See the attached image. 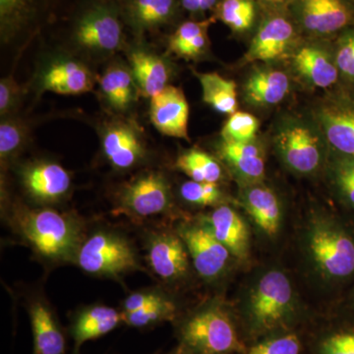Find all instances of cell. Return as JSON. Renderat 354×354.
<instances>
[{"label":"cell","instance_id":"6da1fadb","mask_svg":"<svg viewBox=\"0 0 354 354\" xmlns=\"http://www.w3.org/2000/svg\"><path fill=\"white\" fill-rule=\"evenodd\" d=\"M18 225L35 250L48 259H73L82 245L78 223L55 209H25L21 212Z\"/></svg>","mask_w":354,"mask_h":354},{"label":"cell","instance_id":"7a4b0ae2","mask_svg":"<svg viewBox=\"0 0 354 354\" xmlns=\"http://www.w3.org/2000/svg\"><path fill=\"white\" fill-rule=\"evenodd\" d=\"M184 348L192 354L241 353L244 346L230 317L220 307L212 306L194 314L180 330Z\"/></svg>","mask_w":354,"mask_h":354},{"label":"cell","instance_id":"3957f363","mask_svg":"<svg viewBox=\"0 0 354 354\" xmlns=\"http://www.w3.org/2000/svg\"><path fill=\"white\" fill-rule=\"evenodd\" d=\"M324 136L316 124L288 118L281 123L274 136L277 150L283 162L293 171L312 174L323 160Z\"/></svg>","mask_w":354,"mask_h":354},{"label":"cell","instance_id":"277c9868","mask_svg":"<svg viewBox=\"0 0 354 354\" xmlns=\"http://www.w3.org/2000/svg\"><path fill=\"white\" fill-rule=\"evenodd\" d=\"M76 260L84 271L97 276H118L139 269L131 245L109 232H97L84 242Z\"/></svg>","mask_w":354,"mask_h":354},{"label":"cell","instance_id":"5b68a950","mask_svg":"<svg viewBox=\"0 0 354 354\" xmlns=\"http://www.w3.org/2000/svg\"><path fill=\"white\" fill-rule=\"evenodd\" d=\"M293 290L283 272L270 271L261 278L250 297L251 318L257 329H274L292 308Z\"/></svg>","mask_w":354,"mask_h":354},{"label":"cell","instance_id":"8992f818","mask_svg":"<svg viewBox=\"0 0 354 354\" xmlns=\"http://www.w3.org/2000/svg\"><path fill=\"white\" fill-rule=\"evenodd\" d=\"M309 249L319 269L330 278H346L354 272V242L334 225H316L310 234Z\"/></svg>","mask_w":354,"mask_h":354},{"label":"cell","instance_id":"52a82bcc","mask_svg":"<svg viewBox=\"0 0 354 354\" xmlns=\"http://www.w3.org/2000/svg\"><path fill=\"white\" fill-rule=\"evenodd\" d=\"M120 200L121 208L132 215L141 218L160 215L171 205L169 186L162 174L148 172L125 185Z\"/></svg>","mask_w":354,"mask_h":354},{"label":"cell","instance_id":"ba28073f","mask_svg":"<svg viewBox=\"0 0 354 354\" xmlns=\"http://www.w3.org/2000/svg\"><path fill=\"white\" fill-rule=\"evenodd\" d=\"M314 116L327 143L342 155L354 157V102L329 97L317 106Z\"/></svg>","mask_w":354,"mask_h":354},{"label":"cell","instance_id":"9c48e42d","mask_svg":"<svg viewBox=\"0 0 354 354\" xmlns=\"http://www.w3.org/2000/svg\"><path fill=\"white\" fill-rule=\"evenodd\" d=\"M179 235L202 278L216 279L225 271L232 254L216 239L206 223L186 225Z\"/></svg>","mask_w":354,"mask_h":354},{"label":"cell","instance_id":"30bf717a","mask_svg":"<svg viewBox=\"0 0 354 354\" xmlns=\"http://www.w3.org/2000/svg\"><path fill=\"white\" fill-rule=\"evenodd\" d=\"M75 37L78 44L87 50L113 53L122 43V26L111 9L97 7L79 21Z\"/></svg>","mask_w":354,"mask_h":354},{"label":"cell","instance_id":"8fae6325","mask_svg":"<svg viewBox=\"0 0 354 354\" xmlns=\"http://www.w3.org/2000/svg\"><path fill=\"white\" fill-rule=\"evenodd\" d=\"M150 118L158 132L172 138L189 141V106L180 88L167 85L151 97Z\"/></svg>","mask_w":354,"mask_h":354},{"label":"cell","instance_id":"7c38bea8","mask_svg":"<svg viewBox=\"0 0 354 354\" xmlns=\"http://www.w3.org/2000/svg\"><path fill=\"white\" fill-rule=\"evenodd\" d=\"M148 260L153 272L165 281L183 278L189 267V253L183 239L169 232L153 235Z\"/></svg>","mask_w":354,"mask_h":354},{"label":"cell","instance_id":"4fadbf2b","mask_svg":"<svg viewBox=\"0 0 354 354\" xmlns=\"http://www.w3.org/2000/svg\"><path fill=\"white\" fill-rule=\"evenodd\" d=\"M295 38V29L290 21L272 17L261 26L244 55V64L272 62L279 59L290 50Z\"/></svg>","mask_w":354,"mask_h":354},{"label":"cell","instance_id":"5bb4252c","mask_svg":"<svg viewBox=\"0 0 354 354\" xmlns=\"http://www.w3.org/2000/svg\"><path fill=\"white\" fill-rule=\"evenodd\" d=\"M26 189L36 199L53 202L68 192L71 179L62 165L55 162H37L23 172Z\"/></svg>","mask_w":354,"mask_h":354},{"label":"cell","instance_id":"9a60e30c","mask_svg":"<svg viewBox=\"0 0 354 354\" xmlns=\"http://www.w3.org/2000/svg\"><path fill=\"white\" fill-rule=\"evenodd\" d=\"M102 150L116 169H131L144 158L143 143L136 130L124 123L109 127L102 138Z\"/></svg>","mask_w":354,"mask_h":354},{"label":"cell","instance_id":"2e32d148","mask_svg":"<svg viewBox=\"0 0 354 354\" xmlns=\"http://www.w3.org/2000/svg\"><path fill=\"white\" fill-rule=\"evenodd\" d=\"M300 18L309 32L329 35L348 24L351 12L342 0H300Z\"/></svg>","mask_w":354,"mask_h":354},{"label":"cell","instance_id":"e0dca14e","mask_svg":"<svg viewBox=\"0 0 354 354\" xmlns=\"http://www.w3.org/2000/svg\"><path fill=\"white\" fill-rule=\"evenodd\" d=\"M292 62L298 73L314 87H332L339 78L335 57L321 46H302L293 53Z\"/></svg>","mask_w":354,"mask_h":354},{"label":"cell","instance_id":"ac0fdd59","mask_svg":"<svg viewBox=\"0 0 354 354\" xmlns=\"http://www.w3.org/2000/svg\"><path fill=\"white\" fill-rule=\"evenodd\" d=\"M290 91V77L283 70L263 67L250 74L244 85L247 102L256 106H272L286 99Z\"/></svg>","mask_w":354,"mask_h":354},{"label":"cell","instance_id":"d6986e66","mask_svg":"<svg viewBox=\"0 0 354 354\" xmlns=\"http://www.w3.org/2000/svg\"><path fill=\"white\" fill-rule=\"evenodd\" d=\"M205 223L232 255L239 259L246 258L249 250L248 230L234 209L228 206L218 207Z\"/></svg>","mask_w":354,"mask_h":354},{"label":"cell","instance_id":"ffe728a7","mask_svg":"<svg viewBox=\"0 0 354 354\" xmlns=\"http://www.w3.org/2000/svg\"><path fill=\"white\" fill-rule=\"evenodd\" d=\"M41 86L44 90L58 95H80L92 90L94 79L85 65L65 60L46 69L41 78Z\"/></svg>","mask_w":354,"mask_h":354},{"label":"cell","instance_id":"44dd1931","mask_svg":"<svg viewBox=\"0 0 354 354\" xmlns=\"http://www.w3.org/2000/svg\"><path fill=\"white\" fill-rule=\"evenodd\" d=\"M242 199L249 215L266 234L274 236L278 234L281 209L274 191L266 186L254 184L244 191Z\"/></svg>","mask_w":354,"mask_h":354},{"label":"cell","instance_id":"7402d4cb","mask_svg":"<svg viewBox=\"0 0 354 354\" xmlns=\"http://www.w3.org/2000/svg\"><path fill=\"white\" fill-rule=\"evenodd\" d=\"M256 140L250 142H221V158L237 174L247 181L260 180L265 174V158Z\"/></svg>","mask_w":354,"mask_h":354},{"label":"cell","instance_id":"603a6c76","mask_svg":"<svg viewBox=\"0 0 354 354\" xmlns=\"http://www.w3.org/2000/svg\"><path fill=\"white\" fill-rule=\"evenodd\" d=\"M129 60L135 83L146 97H153L169 85V69L162 57L148 51L135 50Z\"/></svg>","mask_w":354,"mask_h":354},{"label":"cell","instance_id":"cb8c5ba5","mask_svg":"<svg viewBox=\"0 0 354 354\" xmlns=\"http://www.w3.org/2000/svg\"><path fill=\"white\" fill-rule=\"evenodd\" d=\"M35 354H65L64 335L51 310L44 302H34L29 310Z\"/></svg>","mask_w":354,"mask_h":354},{"label":"cell","instance_id":"d4e9b609","mask_svg":"<svg viewBox=\"0 0 354 354\" xmlns=\"http://www.w3.org/2000/svg\"><path fill=\"white\" fill-rule=\"evenodd\" d=\"M120 321H122V314L111 307L97 305L84 310L72 325L71 332L76 349H79L84 342L109 334L118 327Z\"/></svg>","mask_w":354,"mask_h":354},{"label":"cell","instance_id":"484cf974","mask_svg":"<svg viewBox=\"0 0 354 354\" xmlns=\"http://www.w3.org/2000/svg\"><path fill=\"white\" fill-rule=\"evenodd\" d=\"M212 22L213 19L183 23L169 38V50L177 57L186 59L200 57L208 46L207 32Z\"/></svg>","mask_w":354,"mask_h":354},{"label":"cell","instance_id":"4316f807","mask_svg":"<svg viewBox=\"0 0 354 354\" xmlns=\"http://www.w3.org/2000/svg\"><path fill=\"white\" fill-rule=\"evenodd\" d=\"M202 88L203 101L218 113L230 114L236 113V84L220 74L196 73Z\"/></svg>","mask_w":354,"mask_h":354},{"label":"cell","instance_id":"83f0119b","mask_svg":"<svg viewBox=\"0 0 354 354\" xmlns=\"http://www.w3.org/2000/svg\"><path fill=\"white\" fill-rule=\"evenodd\" d=\"M101 88L109 104L118 111H124L134 101L135 83L131 71L114 65L102 76Z\"/></svg>","mask_w":354,"mask_h":354},{"label":"cell","instance_id":"f1b7e54d","mask_svg":"<svg viewBox=\"0 0 354 354\" xmlns=\"http://www.w3.org/2000/svg\"><path fill=\"white\" fill-rule=\"evenodd\" d=\"M176 167L197 183H218L223 169L216 158L197 149H191L179 156Z\"/></svg>","mask_w":354,"mask_h":354},{"label":"cell","instance_id":"f546056e","mask_svg":"<svg viewBox=\"0 0 354 354\" xmlns=\"http://www.w3.org/2000/svg\"><path fill=\"white\" fill-rule=\"evenodd\" d=\"M174 0H132L129 14L139 29H151L164 24L174 11Z\"/></svg>","mask_w":354,"mask_h":354},{"label":"cell","instance_id":"4dcf8cb0","mask_svg":"<svg viewBox=\"0 0 354 354\" xmlns=\"http://www.w3.org/2000/svg\"><path fill=\"white\" fill-rule=\"evenodd\" d=\"M255 14L252 0H223L218 15L232 31L243 32L253 25Z\"/></svg>","mask_w":354,"mask_h":354},{"label":"cell","instance_id":"1f68e13d","mask_svg":"<svg viewBox=\"0 0 354 354\" xmlns=\"http://www.w3.org/2000/svg\"><path fill=\"white\" fill-rule=\"evenodd\" d=\"M27 127L15 118H4L0 124V157L1 162H8L24 146L27 140Z\"/></svg>","mask_w":354,"mask_h":354},{"label":"cell","instance_id":"d6a6232c","mask_svg":"<svg viewBox=\"0 0 354 354\" xmlns=\"http://www.w3.org/2000/svg\"><path fill=\"white\" fill-rule=\"evenodd\" d=\"M259 121L252 114L236 111L225 121L221 137L223 141L250 142L256 140Z\"/></svg>","mask_w":354,"mask_h":354},{"label":"cell","instance_id":"836d02e7","mask_svg":"<svg viewBox=\"0 0 354 354\" xmlns=\"http://www.w3.org/2000/svg\"><path fill=\"white\" fill-rule=\"evenodd\" d=\"M176 314V306L171 300L165 298L162 301L131 313H122V321L131 327H147L153 324L171 320Z\"/></svg>","mask_w":354,"mask_h":354},{"label":"cell","instance_id":"e575fe53","mask_svg":"<svg viewBox=\"0 0 354 354\" xmlns=\"http://www.w3.org/2000/svg\"><path fill=\"white\" fill-rule=\"evenodd\" d=\"M180 194L186 202L202 207L213 206L223 199L218 183L187 181L181 186Z\"/></svg>","mask_w":354,"mask_h":354},{"label":"cell","instance_id":"d590c367","mask_svg":"<svg viewBox=\"0 0 354 354\" xmlns=\"http://www.w3.org/2000/svg\"><path fill=\"white\" fill-rule=\"evenodd\" d=\"M334 178L342 194L354 206V157L342 155L335 162Z\"/></svg>","mask_w":354,"mask_h":354},{"label":"cell","instance_id":"8d00e7d4","mask_svg":"<svg viewBox=\"0 0 354 354\" xmlns=\"http://www.w3.org/2000/svg\"><path fill=\"white\" fill-rule=\"evenodd\" d=\"M300 341L297 335H279L260 342L248 354H299Z\"/></svg>","mask_w":354,"mask_h":354},{"label":"cell","instance_id":"74e56055","mask_svg":"<svg viewBox=\"0 0 354 354\" xmlns=\"http://www.w3.org/2000/svg\"><path fill=\"white\" fill-rule=\"evenodd\" d=\"M335 57L339 73L354 80V32L342 39Z\"/></svg>","mask_w":354,"mask_h":354},{"label":"cell","instance_id":"f35d334b","mask_svg":"<svg viewBox=\"0 0 354 354\" xmlns=\"http://www.w3.org/2000/svg\"><path fill=\"white\" fill-rule=\"evenodd\" d=\"M20 97V86L13 77L3 78L0 82V113L2 118L12 113Z\"/></svg>","mask_w":354,"mask_h":354},{"label":"cell","instance_id":"ab89813d","mask_svg":"<svg viewBox=\"0 0 354 354\" xmlns=\"http://www.w3.org/2000/svg\"><path fill=\"white\" fill-rule=\"evenodd\" d=\"M321 354H354V333H339L324 339Z\"/></svg>","mask_w":354,"mask_h":354},{"label":"cell","instance_id":"60d3db41","mask_svg":"<svg viewBox=\"0 0 354 354\" xmlns=\"http://www.w3.org/2000/svg\"><path fill=\"white\" fill-rule=\"evenodd\" d=\"M165 298L156 291L132 293L125 299L124 304H123V308H124L123 313H131V312L147 308V307L162 301Z\"/></svg>","mask_w":354,"mask_h":354},{"label":"cell","instance_id":"b9f144b4","mask_svg":"<svg viewBox=\"0 0 354 354\" xmlns=\"http://www.w3.org/2000/svg\"><path fill=\"white\" fill-rule=\"evenodd\" d=\"M30 0H0V15L2 25H12L20 19Z\"/></svg>","mask_w":354,"mask_h":354},{"label":"cell","instance_id":"7bdbcfd3","mask_svg":"<svg viewBox=\"0 0 354 354\" xmlns=\"http://www.w3.org/2000/svg\"><path fill=\"white\" fill-rule=\"evenodd\" d=\"M186 10L190 12H200L213 8L216 0H181Z\"/></svg>","mask_w":354,"mask_h":354},{"label":"cell","instance_id":"ee69618b","mask_svg":"<svg viewBox=\"0 0 354 354\" xmlns=\"http://www.w3.org/2000/svg\"><path fill=\"white\" fill-rule=\"evenodd\" d=\"M263 1L268 2L271 4H281L286 1V0H263Z\"/></svg>","mask_w":354,"mask_h":354}]
</instances>
